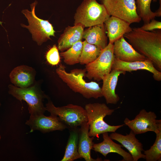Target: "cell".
Instances as JSON below:
<instances>
[{
    "label": "cell",
    "instance_id": "6da1fadb",
    "mask_svg": "<svg viewBox=\"0 0 161 161\" xmlns=\"http://www.w3.org/2000/svg\"><path fill=\"white\" fill-rule=\"evenodd\" d=\"M124 37L137 51L161 69V31H146L140 27L132 28Z\"/></svg>",
    "mask_w": 161,
    "mask_h": 161
},
{
    "label": "cell",
    "instance_id": "7a4b0ae2",
    "mask_svg": "<svg viewBox=\"0 0 161 161\" xmlns=\"http://www.w3.org/2000/svg\"><path fill=\"white\" fill-rule=\"evenodd\" d=\"M56 72L59 77L74 92L81 94L87 99H98L103 97L101 88L98 83L93 81L86 82L84 79L85 69H75L68 72L64 66L60 64Z\"/></svg>",
    "mask_w": 161,
    "mask_h": 161
},
{
    "label": "cell",
    "instance_id": "3957f363",
    "mask_svg": "<svg viewBox=\"0 0 161 161\" xmlns=\"http://www.w3.org/2000/svg\"><path fill=\"white\" fill-rule=\"evenodd\" d=\"M85 109L89 124V134L90 137H98L105 132H115L125 125L111 126L104 120L106 116L112 115L115 111L104 103H88L85 105Z\"/></svg>",
    "mask_w": 161,
    "mask_h": 161
},
{
    "label": "cell",
    "instance_id": "277c9868",
    "mask_svg": "<svg viewBox=\"0 0 161 161\" xmlns=\"http://www.w3.org/2000/svg\"><path fill=\"white\" fill-rule=\"evenodd\" d=\"M110 16L103 4L96 0H83L76 10L74 25L84 28L103 24Z\"/></svg>",
    "mask_w": 161,
    "mask_h": 161
},
{
    "label": "cell",
    "instance_id": "5b68a950",
    "mask_svg": "<svg viewBox=\"0 0 161 161\" xmlns=\"http://www.w3.org/2000/svg\"><path fill=\"white\" fill-rule=\"evenodd\" d=\"M45 108L51 114L57 116L69 129L77 128L88 121L85 109L80 106L69 104L57 107L48 100Z\"/></svg>",
    "mask_w": 161,
    "mask_h": 161
},
{
    "label": "cell",
    "instance_id": "8992f818",
    "mask_svg": "<svg viewBox=\"0 0 161 161\" xmlns=\"http://www.w3.org/2000/svg\"><path fill=\"white\" fill-rule=\"evenodd\" d=\"M37 2L35 1L30 6L31 11L25 9L22 13L27 19L29 25L21 24V26L27 29L32 34L33 40L38 45L50 39V36H55V31L52 24L47 20L38 18L35 13V8Z\"/></svg>",
    "mask_w": 161,
    "mask_h": 161
},
{
    "label": "cell",
    "instance_id": "52a82bcc",
    "mask_svg": "<svg viewBox=\"0 0 161 161\" xmlns=\"http://www.w3.org/2000/svg\"><path fill=\"white\" fill-rule=\"evenodd\" d=\"M8 88L10 94L21 101L26 102L30 115L44 114L46 110L43 101L47 96L36 86L20 88L10 84Z\"/></svg>",
    "mask_w": 161,
    "mask_h": 161
},
{
    "label": "cell",
    "instance_id": "ba28073f",
    "mask_svg": "<svg viewBox=\"0 0 161 161\" xmlns=\"http://www.w3.org/2000/svg\"><path fill=\"white\" fill-rule=\"evenodd\" d=\"M114 58L113 44L109 43L96 59L86 65L85 77L97 81L102 80L111 71Z\"/></svg>",
    "mask_w": 161,
    "mask_h": 161
},
{
    "label": "cell",
    "instance_id": "9c48e42d",
    "mask_svg": "<svg viewBox=\"0 0 161 161\" xmlns=\"http://www.w3.org/2000/svg\"><path fill=\"white\" fill-rule=\"evenodd\" d=\"M108 13L129 23H139L141 19L138 14L135 0H100Z\"/></svg>",
    "mask_w": 161,
    "mask_h": 161
},
{
    "label": "cell",
    "instance_id": "30bf717a",
    "mask_svg": "<svg viewBox=\"0 0 161 161\" xmlns=\"http://www.w3.org/2000/svg\"><path fill=\"white\" fill-rule=\"evenodd\" d=\"M157 118L154 112L142 109L134 119L130 120L126 117L124 123L136 135L149 131L156 134L161 130V120Z\"/></svg>",
    "mask_w": 161,
    "mask_h": 161
},
{
    "label": "cell",
    "instance_id": "8fae6325",
    "mask_svg": "<svg viewBox=\"0 0 161 161\" xmlns=\"http://www.w3.org/2000/svg\"><path fill=\"white\" fill-rule=\"evenodd\" d=\"M26 124L30 127V132L38 130L45 133L68 129L57 116L51 114L49 116H46L44 114L30 115Z\"/></svg>",
    "mask_w": 161,
    "mask_h": 161
},
{
    "label": "cell",
    "instance_id": "7c38bea8",
    "mask_svg": "<svg viewBox=\"0 0 161 161\" xmlns=\"http://www.w3.org/2000/svg\"><path fill=\"white\" fill-rule=\"evenodd\" d=\"M118 70L125 72H131L138 70H146L151 73L155 80H161V72L154 67L150 60L146 59L131 62L122 61L114 58L112 66V70Z\"/></svg>",
    "mask_w": 161,
    "mask_h": 161
},
{
    "label": "cell",
    "instance_id": "4fadbf2b",
    "mask_svg": "<svg viewBox=\"0 0 161 161\" xmlns=\"http://www.w3.org/2000/svg\"><path fill=\"white\" fill-rule=\"evenodd\" d=\"M131 130L129 134L125 135L115 132H112L109 136L112 139L117 141L127 149L131 155L133 161H137L141 158L145 159V156L142 153L144 151L143 145Z\"/></svg>",
    "mask_w": 161,
    "mask_h": 161
},
{
    "label": "cell",
    "instance_id": "5bb4252c",
    "mask_svg": "<svg viewBox=\"0 0 161 161\" xmlns=\"http://www.w3.org/2000/svg\"><path fill=\"white\" fill-rule=\"evenodd\" d=\"M113 53L115 58L126 62L143 61L147 59L137 51L128 42L123 36L113 43Z\"/></svg>",
    "mask_w": 161,
    "mask_h": 161
},
{
    "label": "cell",
    "instance_id": "9a60e30c",
    "mask_svg": "<svg viewBox=\"0 0 161 161\" xmlns=\"http://www.w3.org/2000/svg\"><path fill=\"white\" fill-rule=\"evenodd\" d=\"M126 73L125 71L112 69L102 79V93L107 104H115L119 100L120 98L115 93V89L120 74L124 75Z\"/></svg>",
    "mask_w": 161,
    "mask_h": 161
},
{
    "label": "cell",
    "instance_id": "2e32d148",
    "mask_svg": "<svg viewBox=\"0 0 161 161\" xmlns=\"http://www.w3.org/2000/svg\"><path fill=\"white\" fill-rule=\"evenodd\" d=\"M103 141L100 143H94L93 147L94 150L102 154L105 157L109 153H117L123 158L122 161H133L131 154L125 151L122 148V145L116 143L113 141L109 136L108 132L102 134Z\"/></svg>",
    "mask_w": 161,
    "mask_h": 161
},
{
    "label": "cell",
    "instance_id": "e0dca14e",
    "mask_svg": "<svg viewBox=\"0 0 161 161\" xmlns=\"http://www.w3.org/2000/svg\"><path fill=\"white\" fill-rule=\"evenodd\" d=\"M79 129L78 151L81 158L86 161H102L100 158H92L91 151L94 144L93 141L94 137H90L89 134V124L88 121L83 123Z\"/></svg>",
    "mask_w": 161,
    "mask_h": 161
},
{
    "label": "cell",
    "instance_id": "ac0fdd59",
    "mask_svg": "<svg viewBox=\"0 0 161 161\" xmlns=\"http://www.w3.org/2000/svg\"><path fill=\"white\" fill-rule=\"evenodd\" d=\"M104 24L107 31L109 43L112 44L132 30L129 23L112 16H110L104 22Z\"/></svg>",
    "mask_w": 161,
    "mask_h": 161
},
{
    "label": "cell",
    "instance_id": "d6986e66",
    "mask_svg": "<svg viewBox=\"0 0 161 161\" xmlns=\"http://www.w3.org/2000/svg\"><path fill=\"white\" fill-rule=\"evenodd\" d=\"M35 75V71L32 68L22 65L13 69L9 77L14 85L20 88H27L33 83Z\"/></svg>",
    "mask_w": 161,
    "mask_h": 161
},
{
    "label": "cell",
    "instance_id": "ffe728a7",
    "mask_svg": "<svg viewBox=\"0 0 161 161\" xmlns=\"http://www.w3.org/2000/svg\"><path fill=\"white\" fill-rule=\"evenodd\" d=\"M84 28L80 25L66 27L58 40V49L61 52L64 51L82 40Z\"/></svg>",
    "mask_w": 161,
    "mask_h": 161
},
{
    "label": "cell",
    "instance_id": "44dd1931",
    "mask_svg": "<svg viewBox=\"0 0 161 161\" xmlns=\"http://www.w3.org/2000/svg\"><path fill=\"white\" fill-rule=\"evenodd\" d=\"M82 38L88 43L95 45L101 50L108 44L104 24L89 27L84 30Z\"/></svg>",
    "mask_w": 161,
    "mask_h": 161
},
{
    "label": "cell",
    "instance_id": "7402d4cb",
    "mask_svg": "<svg viewBox=\"0 0 161 161\" xmlns=\"http://www.w3.org/2000/svg\"><path fill=\"white\" fill-rule=\"evenodd\" d=\"M70 134L61 161H73L81 158L78 151L79 129H69Z\"/></svg>",
    "mask_w": 161,
    "mask_h": 161
},
{
    "label": "cell",
    "instance_id": "603a6c76",
    "mask_svg": "<svg viewBox=\"0 0 161 161\" xmlns=\"http://www.w3.org/2000/svg\"><path fill=\"white\" fill-rule=\"evenodd\" d=\"M83 47V42L80 40L73 44L66 51L60 53L64 62L68 65H73L80 62Z\"/></svg>",
    "mask_w": 161,
    "mask_h": 161
},
{
    "label": "cell",
    "instance_id": "cb8c5ba5",
    "mask_svg": "<svg viewBox=\"0 0 161 161\" xmlns=\"http://www.w3.org/2000/svg\"><path fill=\"white\" fill-rule=\"evenodd\" d=\"M102 50L97 46L84 41L79 63L86 65L92 62L97 58Z\"/></svg>",
    "mask_w": 161,
    "mask_h": 161
},
{
    "label": "cell",
    "instance_id": "d4e9b609",
    "mask_svg": "<svg viewBox=\"0 0 161 161\" xmlns=\"http://www.w3.org/2000/svg\"><path fill=\"white\" fill-rule=\"evenodd\" d=\"M152 0L156 1L157 0H136L135 1L137 13L144 23L149 22L157 17L156 12H153L151 9Z\"/></svg>",
    "mask_w": 161,
    "mask_h": 161
},
{
    "label": "cell",
    "instance_id": "484cf974",
    "mask_svg": "<svg viewBox=\"0 0 161 161\" xmlns=\"http://www.w3.org/2000/svg\"><path fill=\"white\" fill-rule=\"evenodd\" d=\"M156 134V137L153 145L149 149L144 151L146 161L161 160V130Z\"/></svg>",
    "mask_w": 161,
    "mask_h": 161
},
{
    "label": "cell",
    "instance_id": "4316f807",
    "mask_svg": "<svg viewBox=\"0 0 161 161\" xmlns=\"http://www.w3.org/2000/svg\"><path fill=\"white\" fill-rule=\"evenodd\" d=\"M46 57L48 62L51 65H56L59 63L60 56L58 49L55 45H53L47 51Z\"/></svg>",
    "mask_w": 161,
    "mask_h": 161
},
{
    "label": "cell",
    "instance_id": "83f0119b",
    "mask_svg": "<svg viewBox=\"0 0 161 161\" xmlns=\"http://www.w3.org/2000/svg\"><path fill=\"white\" fill-rule=\"evenodd\" d=\"M140 28L146 31H152L155 29L161 30V22L153 19L149 22L144 23V24Z\"/></svg>",
    "mask_w": 161,
    "mask_h": 161
},
{
    "label": "cell",
    "instance_id": "f1b7e54d",
    "mask_svg": "<svg viewBox=\"0 0 161 161\" xmlns=\"http://www.w3.org/2000/svg\"><path fill=\"white\" fill-rule=\"evenodd\" d=\"M160 7L159 9L155 12L157 14V17H160L161 16V0H159Z\"/></svg>",
    "mask_w": 161,
    "mask_h": 161
},
{
    "label": "cell",
    "instance_id": "f546056e",
    "mask_svg": "<svg viewBox=\"0 0 161 161\" xmlns=\"http://www.w3.org/2000/svg\"><path fill=\"white\" fill-rule=\"evenodd\" d=\"M0 106H1V103H0Z\"/></svg>",
    "mask_w": 161,
    "mask_h": 161
}]
</instances>
